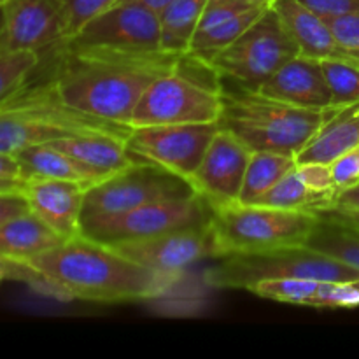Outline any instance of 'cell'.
Returning <instances> with one entry per match:
<instances>
[{
    "label": "cell",
    "mask_w": 359,
    "mask_h": 359,
    "mask_svg": "<svg viewBox=\"0 0 359 359\" xmlns=\"http://www.w3.org/2000/svg\"><path fill=\"white\" fill-rule=\"evenodd\" d=\"M51 49L58 51V58L49 83L58 97L83 114L123 126H130L144 91L181 60L165 51H104L63 44Z\"/></svg>",
    "instance_id": "cell-1"
},
{
    "label": "cell",
    "mask_w": 359,
    "mask_h": 359,
    "mask_svg": "<svg viewBox=\"0 0 359 359\" xmlns=\"http://www.w3.org/2000/svg\"><path fill=\"white\" fill-rule=\"evenodd\" d=\"M23 262L32 269L28 286L62 302L154 300L177 283L83 235Z\"/></svg>",
    "instance_id": "cell-2"
},
{
    "label": "cell",
    "mask_w": 359,
    "mask_h": 359,
    "mask_svg": "<svg viewBox=\"0 0 359 359\" xmlns=\"http://www.w3.org/2000/svg\"><path fill=\"white\" fill-rule=\"evenodd\" d=\"M219 84L223 109L217 123L251 151H273L298 156L332 111L294 107L265 97L258 90L221 79Z\"/></svg>",
    "instance_id": "cell-3"
},
{
    "label": "cell",
    "mask_w": 359,
    "mask_h": 359,
    "mask_svg": "<svg viewBox=\"0 0 359 359\" xmlns=\"http://www.w3.org/2000/svg\"><path fill=\"white\" fill-rule=\"evenodd\" d=\"M88 132L128 135L130 126L83 114L67 105L49 81L28 83L0 104V153L16 154L37 144Z\"/></svg>",
    "instance_id": "cell-4"
},
{
    "label": "cell",
    "mask_w": 359,
    "mask_h": 359,
    "mask_svg": "<svg viewBox=\"0 0 359 359\" xmlns=\"http://www.w3.org/2000/svg\"><path fill=\"white\" fill-rule=\"evenodd\" d=\"M270 279H314L325 283H354L359 270L333 259L309 245L259 252H237L217 258L205 272V283L219 290H245Z\"/></svg>",
    "instance_id": "cell-5"
},
{
    "label": "cell",
    "mask_w": 359,
    "mask_h": 359,
    "mask_svg": "<svg viewBox=\"0 0 359 359\" xmlns=\"http://www.w3.org/2000/svg\"><path fill=\"white\" fill-rule=\"evenodd\" d=\"M318 214L266 205H235L212 210L217 258L237 252H259L305 245ZM216 258V259H217Z\"/></svg>",
    "instance_id": "cell-6"
},
{
    "label": "cell",
    "mask_w": 359,
    "mask_h": 359,
    "mask_svg": "<svg viewBox=\"0 0 359 359\" xmlns=\"http://www.w3.org/2000/svg\"><path fill=\"white\" fill-rule=\"evenodd\" d=\"M188 56L172 72L158 77L133 109L130 126L217 123L223 109L219 77L195 79Z\"/></svg>",
    "instance_id": "cell-7"
},
{
    "label": "cell",
    "mask_w": 359,
    "mask_h": 359,
    "mask_svg": "<svg viewBox=\"0 0 359 359\" xmlns=\"http://www.w3.org/2000/svg\"><path fill=\"white\" fill-rule=\"evenodd\" d=\"M300 55L294 39L272 6L228 48L205 63L221 81L258 90L284 63Z\"/></svg>",
    "instance_id": "cell-8"
},
{
    "label": "cell",
    "mask_w": 359,
    "mask_h": 359,
    "mask_svg": "<svg viewBox=\"0 0 359 359\" xmlns=\"http://www.w3.org/2000/svg\"><path fill=\"white\" fill-rule=\"evenodd\" d=\"M212 219V209L200 195L160 200L114 216L81 223V235L104 245L146 241L184 228L202 226Z\"/></svg>",
    "instance_id": "cell-9"
},
{
    "label": "cell",
    "mask_w": 359,
    "mask_h": 359,
    "mask_svg": "<svg viewBox=\"0 0 359 359\" xmlns=\"http://www.w3.org/2000/svg\"><path fill=\"white\" fill-rule=\"evenodd\" d=\"M195 195L188 179L149 161H139L86 188L81 223L114 216L146 203Z\"/></svg>",
    "instance_id": "cell-10"
},
{
    "label": "cell",
    "mask_w": 359,
    "mask_h": 359,
    "mask_svg": "<svg viewBox=\"0 0 359 359\" xmlns=\"http://www.w3.org/2000/svg\"><path fill=\"white\" fill-rule=\"evenodd\" d=\"M69 48L149 53L160 49V16L139 0L112 4L63 42Z\"/></svg>",
    "instance_id": "cell-11"
},
{
    "label": "cell",
    "mask_w": 359,
    "mask_h": 359,
    "mask_svg": "<svg viewBox=\"0 0 359 359\" xmlns=\"http://www.w3.org/2000/svg\"><path fill=\"white\" fill-rule=\"evenodd\" d=\"M217 130L219 123L135 126L126 135V146L137 160L149 161L189 181Z\"/></svg>",
    "instance_id": "cell-12"
},
{
    "label": "cell",
    "mask_w": 359,
    "mask_h": 359,
    "mask_svg": "<svg viewBox=\"0 0 359 359\" xmlns=\"http://www.w3.org/2000/svg\"><path fill=\"white\" fill-rule=\"evenodd\" d=\"M125 258L160 272L163 276L179 277L195 263L202 259L217 258V244L210 221L202 226L184 228L160 237L146 241L125 242V244L109 245Z\"/></svg>",
    "instance_id": "cell-13"
},
{
    "label": "cell",
    "mask_w": 359,
    "mask_h": 359,
    "mask_svg": "<svg viewBox=\"0 0 359 359\" xmlns=\"http://www.w3.org/2000/svg\"><path fill=\"white\" fill-rule=\"evenodd\" d=\"M251 154L241 139L219 126L189 184L212 210L235 205L241 200Z\"/></svg>",
    "instance_id": "cell-14"
},
{
    "label": "cell",
    "mask_w": 359,
    "mask_h": 359,
    "mask_svg": "<svg viewBox=\"0 0 359 359\" xmlns=\"http://www.w3.org/2000/svg\"><path fill=\"white\" fill-rule=\"evenodd\" d=\"M6 49H51L67 39V18L62 0H6L2 6Z\"/></svg>",
    "instance_id": "cell-15"
},
{
    "label": "cell",
    "mask_w": 359,
    "mask_h": 359,
    "mask_svg": "<svg viewBox=\"0 0 359 359\" xmlns=\"http://www.w3.org/2000/svg\"><path fill=\"white\" fill-rule=\"evenodd\" d=\"M265 9L248 0H207L186 56L207 63L237 41Z\"/></svg>",
    "instance_id": "cell-16"
},
{
    "label": "cell",
    "mask_w": 359,
    "mask_h": 359,
    "mask_svg": "<svg viewBox=\"0 0 359 359\" xmlns=\"http://www.w3.org/2000/svg\"><path fill=\"white\" fill-rule=\"evenodd\" d=\"M23 193L32 212L63 241L79 237L86 193L83 184L63 179H30L25 181Z\"/></svg>",
    "instance_id": "cell-17"
},
{
    "label": "cell",
    "mask_w": 359,
    "mask_h": 359,
    "mask_svg": "<svg viewBox=\"0 0 359 359\" xmlns=\"http://www.w3.org/2000/svg\"><path fill=\"white\" fill-rule=\"evenodd\" d=\"M258 91L265 97L276 98L294 107L311 111L332 109V91L323 72L321 62L304 55L294 56L284 63L258 88Z\"/></svg>",
    "instance_id": "cell-18"
},
{
    "label": "cell",
    "mask_w": 359,
    "mask_h": 359,
    "mask_svg": "<svg viewBox=\"0 0 359 359\" xmlns=\"http://www.w3.org/2000/svg\"><path fill=\"white\" fill-rule=\"evenodd\" d=\"M273 9L294 39L300 55L314 60H356L337 39L328 20L298 0H273Z\"/></svg>",
    "instance_id": "cell-19"
},
{
    "label": "cell",
    "mask_w": 359,
    "mask_h": 359,
    "mask_svg": "<svg viewBox=\"0 0 359 359\" xmlns=\"http://www.w3.org/2000/svg\"><path fill=\"white\" fill-rule=\"evenodd\" d=\"M49 144L58 147L69 156L76 158L86 167L93 168L104 177H109V175L140 161L130 153L128 146H126V135H121V133H76V135L56 139Z\"/></svg>",
    "instance_id": "cell-20"
},
{
    "label": "cell",
    "mask_w": 359,
    "mask_h": 359,
    "mask_svg": "<svg viewBox=\"0 0 359 359\" xmlns=\"http://www.w3.org/2000/svg\"><path fill=\"white\" fill-rule=\"evenodd\" d=\"M359 147V104L332 109L328 118L297 156L298 163L330 165Z\"/></svg>",
    "instance_id": "cell-21"
},
{
    "label": "cell",
    "mask_w": 359,
    "mask_h": 359,
    "mask_svg": "<svg viewBox=\"0 0 359 359\" xmlns=\"http://www.w3.org/2000/svg\"><path fill=\"white\" fill-rule=\"evenodd\" d=\"M21 168V179H63V181H74L90 188L95 182L105 179L104 175L95 172L93 168L86 167L77 161L76 158L69 156L60 151L53 144H37L21 149L14 154Z\"/></svg>",
    "instance_id": "cell-22"
},
{
    "label": "cell",
    "mask_w": 359,
    "mask_h": 359,
    "mask_svg": "<svg viewBox=\"0 0 359 359\" xmlns=\"http://www.w3.org/2000/svg\"><path fill=\"white\" fill-rule=\"evenodd\" d=\"M305 245L359 270V224L337 209L318 212V221Z\"/></svg>",
    "instance_id": "cell-23"
},
{
    "label": "cell",
    "mask_w": 359,
    "mask_h": 359,
    "mask_svg": "<svg viewBox=\"0 0 359 359\" xmlns=\"http://www.w3.org/2000/svg\"><path fill=\"white\" fill-rule=\"evenodd\" d=\"M63 241L32 210L0 224V255L14 259H30L60 245Z\"/></svg>",
    "instance_id": "cell-24"
},
{
    "label": "cell",
    "mask_w": 359,
    "mask_h": 359,
    "mask_svg": "<svg viewBox=\"0 0 359 359\" xmlns=\"http://www.w3.org/2000/svg\"><path fill=\"white\" fill-rule=\"evenodd\" d=\"M298 167V165H297ZM287 172L270 191L252 205L276 207L283 210H297V212L318 214L323 210L335 209L337 193H321L312 189L298 174V168Z\"/></svg>",
    "instance_id": "cell-25"
},
{
    "label": "cell",
    "mask_w": 359,
    "mask_h": 359,
    "mask_svg": "<svg viewBox=\"0 0 359 359\" xmlns=\"http://www.w3.org/2000/svg\"><path fill=\"white\" fill-rule=\"evenodd\" d=\"M207 0H170L160 16V49L168 55L184 56L202 18Z\"/></svg>",
    "instance_id": "cell-26"
},
{
    "label": "cell",
    "mask_w": 359,
    "mask_h": 359,
    "mask_svg": "<svg viewBox=\"0 0 359 359\" xmlns=\"http://www.w3.org/2000/svg\"><path fill=\"white\" fill-rule=\"evenodd\" d=\"M297 165V156L273 153V151H252L238 203L244 205L256 203Z\"/></svg>",
    "instance_id": "cell-27"
},
{
    "label": "cell",
    "mask_w": 359,
    "mask_h": 359,
    "mask_svg": "<svg viewBox=\"0 0 359 359\" xmlns=\"http://www.w3.org/2000/svg\"><path fill=\"white\" fill-rule=\"evenodd\" d=\"M325 280L314 279H270L262 280L251 287V293L265 300L279 302V304L305 305L318 309L319 290Z\"/></svg>",
    "instance_id": "cell-28"
},
{
    "label": "cell",
    "mask_w": 359,
    "mask_h": 359,
    "mask_svg": "<svg viewBox=\"0 0 359 359\" xmlns=\"http://www.w3.org/2000/svg\"><path fill=\"white\" fill-rule=\"evenodd\" d=\"M321 67L332 91V109L359 104L358 60H321Z\"/></svg>",
    "instance_id": "cell-29"
},
{
    "label": "cell",
    "mask_w": 359,
    "mask_h": 359,
    "mask_svg": "<svg viewBox=\"0 0 359 359\" xmlns=\"http://www.w3.org/2000/svg\"><path fill=\"white\" fill-rule=\"evenodd\" d=\"M41 63L37 51H6L0 53V104L13 97L28 83L32 74Z\"/></svg>",
    "instance_id": "cell-30"
},
{
    "label": "cell",
    "mask_w": 359,
    "mask_h": 359,
    "mask_svg": "<svg viewBox=\"0 0 359 359\" xmlns=\"http://www.w3.org/2000/svg\"><path fill=\"white\" fill-rule=\"evenodd\" d=\"M116 2L118 0H62L67 18V39Z\"/></svg>",
    "instance_id": "cell-31"
},
{
    "label": "cell",
    "mask_w": 359,
    "mask_h": 359,
    "mask_svg": "<svg viewBox=\"0 0 359 359\" xmlns=\"http://www.w3.org/2000/svg\"><path fill=\"white\" fill-rule=\"evenodd\" d=\"M359 307V287L354 283H321L318 309Z\"/></svg>",
    "instance_id": "cell-32"
},
{
    "label": "cell",
    "mask_w": 359,
    "mask_h": 359,
    "mask_svg": "<svg viewBox=\"0 0 359 359\" xmlns=\"http://www.w3.org/2000/svg\"><path fill=\"white\" fill-rule=\"evenodd\" d=\"M330 172L339 193L359 184V147L333 160L330 163Z\"/></svg>",
    "instance_id": "cell-33"
},
{
    "label": "cell",
    "mask_w": 359,
    "mask_h": 359,
    "mask_svg": "<svg viewBox=\"0 0 359 359\" xmlns=\"http://www.w3.org/2000/svg\"><path fill=\"white\" fill-rule=\"evenodd\" d=\"M328 21L340 44L359 62V14H347Z\"/></svg>",
    "instance_id": "cell-34"
},
{
    "label": "cell",
    "mask_w": 359,
    "mask_h": 359,
    "mask_svg": "<svg viewBox=\"0 0 359 359\" xmlns=\"http://www.w3.org/2000/svg\"><path fill=\"white\" fill-rule=\"evenodd\" d=\"M319 14L325 20L347 16V14H359V0H298Z\"/></svg>",
    "instance_id": "cell-35"
},
{
    "label": "cell",
    "mask_w": 359,
    "mask_h": 359,
    "mask_svg": "<svg viewBox=\"0 0 359 359\" xmlns=\"http://www.w3.org/2000/svg\"><path fill=\"white\" fill-rule=\"evenodd\" d=\"M298 174L300 177L311 186L312 189L321 193H337L335 184H333L332 172H330V165L325 163H298Z\"/></svg>",
    "instance_id": "cell-36"
},
{
    "label": "cell",
    "mask_w": 359,
    "mask_h": 359,
    "mask_svg": "<svg viewBox=\"0 0 359 359\" xmlns=\"http://www.w3.org/2000/svg\"><path fill=\"white\" fill-rule=\"evenodd\" d=\"M30 210L23 189L0 191V224Z\"/></svg>",
    "instance_id": "cell-37"
},
{
    "label": "cell",
    "mask_w": 359,
    "mask_h": 359,
    "mask_svg": "<svg viewBox=\"0 0 359 359\" xmlns=\"http://www.w3.org/2000/svg\"><path fill=\"white\" fill-rule=\"evenodd\" d=\"M32 276V270L23 259L7 258V256L0 255V283L4 280H21V283L28 284Z\"/></svg>",
    "instance_id": "cell-38"
},
{
    "label": "cell",
    "mask_w": 359,
    "mask_h": 359,
    "mask_svg": "<svg viewBox=\"0 0 359 359\" xmlns=\"http://www.w3.org/2000/svg\"><path fill=\"white\" fill-rule=\"evenodd\" d=\"M0 179L23 181V179H21V168H20V163H18L16 156L0 153Z\"/></svg>",
    "instance_id": "cell-39"
},
{
    "label": "cell",
    "mask_w": 359,
    "mask_h": 359,
    "mask_svg": "<svg viewBox=\"0 0 359 359\" xmlns=\"http://www.w3.org/2000/svg\"><path fill=\"white\" fill-rule=\"evenodd\" d=\"M335 209L347 210V212H359V184L339 193Z\"/></svg>",
    "instance_id": "cell-40"
},
{
    "label": "cell",
    "mask_w": 359,
    "mask_h": 359,
    "mask_svg": "<svg viewBox=\"0 0 359 359\" xmlns=\"http://www.w3.org/2000/svg\"><path fill=\"white\" fill-rule=\"evenodd\" d=\"M25 181H14V179H0V191H11V189H23Z\"/></svg>",
    "instance_id": "cell-41"
},
{
    "label": "cell",
    "mask_w": 359,
    "mask_h": 359,
    "mask_svg": "<svg viewBox=\"0 0 359 359\" xmlns=\"http://www.w3.org/2000/svg\"><path fill=\"white\" fill-rule=\"evenodd\" d=\"M118 2H121V0H118ZM123 2H125V0H123ZM139 2H144L146 6H149L151 9L154 11H161L168 2H170V0H139Z\"/></svg>",
    "instance_id": "cell-42"
},
{
    "label": "cell",
    "mask_w": 359,
    "mask_h": 359,
    "mask_svg": "<svg viewBox=\"0 0 359 359\" xmlns=\"http://www.w3.org/2000/svg\"><path fill=\"white\" fill-rule=\"evenodd\" d=\"M6 51V27H4V13L0 7V53Z\"/></svg>",
    "instance_id": "cell-43"
},
{
    "label": "cell",
    "mask_w": 359,
    "mask_h": 359,
    "mask_svg": "<svg viewBox=\"0 0 359 359\" xmlns=\"http://www.w3.org/2000/svg\"><path fill=\"white\" fill-rule=\"evenodd\" d=\"M337 210H339L344 217H347V219L353 221V223L359 224V212H347V210H340V209H337Z\"/></svg>",
    "instance_id": "cell-44"
},
{
    "label": "cell",
    "mask_w": 359,
    "mask_h": 359,
    "mask_svg": "<svg viewBox=\"0 0 359 359\" xmlns=\"http://www.w3.org/2000/svg\"><path fill=\"white\" fill-rule=\"evenodd\" d=\"M248 2L256 4V6H263V7H270L273 4V0H248Z\"/></svg>",
    "instance_id": "cell-45"
},
{
    "label": "cell",
    "mask_w": 359,
    "mask_h": 359,
    "mask_svg": "<svg viewBox=\"0 0 359 359\" xmlns=\"http://www.w3.org/2000/svg\"><path fill=\"white\" fill-rule=\"evenodd\" d=\"M354 284H356V286L359 287V279H358V280H354Z\"/></svg>",
    "instance_id": "cell-46"
},
{
    "label": "cell",
    "mask_w": 359,
    "mask_h": 359,
    "mask_svg": "<svg viewBox=\"0 0 359 359\" xmlns=\"http://www.w3.org/2000/svg\"><path fill=\"white\" fill-rule=\"evenodd\" d=\"M4 6V2H2V0H0V7H2Z\"/></svg>",
    "instance_id": "cell-47"
},
{
    "label": "cell",
    "mask_w": 359,
    "mask_h": 359,
    "mask_svg": "<svg viewBox=\"0 0 359 359\" xmlns=\"http://www.w3.org/2000/svg\"><path fill=\"white\" fill-rule=\"evenodd\" d=\"M2 2H6V0H2Z\"/></svg>",
    "instance_id": "cell-48"
}]
</instances>
